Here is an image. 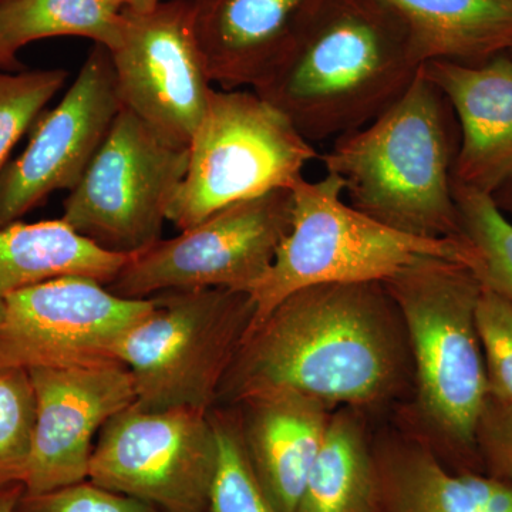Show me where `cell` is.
<instances>
[{
    "label": "cell",
    "instance_id": "603a6c76",
    "mask_svg": "<svg viewBox=\"0 0 512 512\" xmlns=\"http://www.w3.org/2000/svg\"><path fill=\"white\" fill-rule=\"evenodd\" d=\"M461 232L476 254L481 285L512 302V221L491 195L454 183Z\"/></svg>",
    "mask_w": 512,
    "mask_h": 512
},
{
    "label": "cell",
    "instance_id": "ffe728a7",
    "mask_svg": "<svg viewBox=\"0 0 512 512\" xmlns=\"http://www.w3.org/2000/svg\"><path fill=\"white\" fill-rule=\"evenodd\" d=\"M130 256L97 247L62 220L0 228V309L12 293L59 276H87L107 286Z\"/></svg>",
    "mask_w": 512,
    "mask_h": 512
},
{
    "label": "cell",
    "instance_id": "ac0fdd59",
    "mask_svg": "<svg viewBox=\"0 0 512 512\" xmlns=\"http://www.w3.org/2000/svg\"><path fill=\"white\" fill-rule=\"evenodd\" d=\"M373 466V512H512V481L456 473L421 448L384 450Z\"/></svg>",
    "mask_w": 512,
    "mask_h": 512
},
{
    "label": "cell",
    "instance_id": "52a82bcc",
    "mask_svg": "<svg viewBox=\"0 0 512 512\" xmlns=\"http://www.w3.org/2000/svg\"><path fill=\"white\" fill-rule=\"evenodd\" d=\"M188 150L187 173L168 210L180 231L237 202L291 190L320 156L252 89L215 90Z\"/></svg>",
    "mask_w": 512,
    "mask_h": 512
},
{
    "label": "cell",
    "instance_id": "83f0119b",
    "mask_svg": "<svg viewBox=\"0 0 512 512\" xmlns=\"http://www.w3.org/2000/svg\"><path fill=\"white\" fill-rule=\"evenodd\" d=\"M13 512H161L154 505L114 493L92 480L46 493L20 495Z\"/></svg>",
    "mask_w": 512,
    "mask_h": 512
},
{
    "label": "cell",
    "instance_id": "3957f363",
    "mask_svg": "<svg viewBox=\"0 0 512 512\" xmlns=\"http://www.w3.org/2000/svg\"><path fill=\"white\" fill-rule=\"evenodd\" d=\"M454 119L446 97L420 67L396 103L333 140L319 160L363 214L419 237L463 238L454 198Z\"/></svg>",
    "mask_w": 512,
    "mask_h": 512
},
{
    "label": "cell",
    "instance_id": "5b68a950",
    "mask_svg": "<svg viewBox=\"0 0 512 512\" xmlns=\"http://www.w3.org/2000/svg\"><path fill=\"white\" fill-rule=\"evenodd\" d=\"M383 285L409 330L424 412L456 454L457 473H484L477 444L488 393L476 325L480 279L460 262L426 259Z\"/></svg>",
    "mask_w": 512,
    "mask_h": 512
},
{
    "label": "cell",
    "instance_id": "7c38bea8",
    "mask_svg": "<svg viewBox=\"0 0 512 512\" xmlns=\"http://www.w3.org/2000/svg\"><path fill=\"white\" fill-rule=\"evenodd\" d=\"M123 16L120 42L110 50L121 106L165 140L190 147L215 92L192 26L191 0Z\"/></svg>",
    "mask_w": 512,
    "mask_h": 512
},
{
    "label": "cell",
    "instance_id": "6da1fadb",
    "mask_svg": "<svg viewBox=\"0 0 512 512\" xmlns=\"http://www.w3.org/2000/svg\"><path fill=\"white\" fill-rule=\"evenodd\" d=\"M383 284H328L293 292L249 329L218 400L289 390L326 403H367L392 386L397 343Z\"/></svg>",
    "mask_w": 512,
    "mask_h": 512
},
{
    "label": "cell",
    "instance_id": "e0dca14e",
    "mask_svg": "<svg viewBox=\"0 0 512 512\" xmlns=\"http://www.w3.org/2000/svg\"><path fill=\"white\" fill-rule=\"evenodd\" d=\"M242 439L255 476L279 512H295L329 420L325 404L278 390L241 402Z\"/></svg>",
    "mask_w": 512,
    "mask_h": 512
},
{
    "label": "cell",
    "instance_id": "277c9868",
    "mask_svg": "<svg viewBox=\"0 0 512 512\" xmlns=\"http://www.w3.org/2000/svg\"><path fill=\"white\" fill-rule=\"evenodd\" d=\"M292 191V221L274 262L249 292L255 328L293 292L328 284L384 282L426 259H448L473 269L476 254L466 238L407 234L363 214L345 200L333 174L301 178ZM248 329V330H249Z\"/></svg>",
    "mask_w": 512,
    "mask_h": 512
},
{
    "label": "cell",
    "instance_id": "9a60e30c",
    "mask_svg": "<svg viewBox=\"0 0 512 512\" xmlns=\"http://www.w3.org/2000/svg\"><path fill=\"white\" fill-rule=\"evenodd\" d=\"M326 0H191L192 26L212 83L254 89Z\"/></svg>",
    "mask_w": 512,
    "mask_h": 512
},
{
    "label": "cell",
    "instance_id": "484cf974",
    "mask_svg": "<svg viewBox=\"0 0 512 512\" xmlns=\"http://www.w3.org/2000/svg\"><path fill=\"white\" fill-rule=\"evenodd\" d=\"M63 69L5 73L0 70V174L20 138L32 130L47 103L66 84Z\"/></svg>",
    "mask_w": 512,
    "mask_h": 512
},
{
    "label": "cell",
    "instance_id": "f546056e",
    "mask_svg": "<svg viewBox=\"0 0 512 512\" xmlns=\"http://www.w3.org/2000/svg\"><path fill=\"white\" fill-rule=\"evenodd\" d=\"M121 12L143 13L153 12L163 3V0H110Z\"/></svg>",
    "mask_w": 512,
    "mask_h": 512
},
{
    "label": "cell",
    "instance_id": "9c48e42d",
    "mask_svg": "<svg viewBox=\"0 0 512 512\" xmlns=\"http://www.w3.org/2000/svg\"><path fill=\"white\" fill-rule=\"evenodd\" d=\"M291 221V190L237 202L131 255L107 289L128 299L204 288L249 293L271 268Z\"/></svg>",
    "mask_w": 512,
    "mask_h": 512
},
{
    "label": "cell",
    "instance_id": "f1b7e54d",
    "mask_svg": "<svg viewBox=\"0 0 512 512\" xmlns=\"http://www.w3.org/2000/svg\"><path fill=\"white\" fill-rule=\"evenodd\" d=\"M477 444L484 474L512 481V409L485 410Z\"/></svg>",
    "mask_w": 512,
    "mask_h": 512
},
{
    "label": "cell",
    "instance_id": "d4e9b609",
    "mask_svg": "<svg viewBox=\"0 0 512 512\" xmlns=\"http://www.w3.org/2000/svg\"><path fill=\"white\" fill-rule=\"evenodd\" d=\"M35 423V392L28 370L0 369V488L25 484Z\"/></svg>",
    "mask_w": 512,
    "mask_h": 512
},
{
    "label": "cell",
    "instance_id": "4fadbf2b",
    "mask_svg": "<svg viewBox=\"0 0 512 512\" xmlns=\"http://www.w3.org/2000/svg\"><path fill=\"white\" fill-rule=\"evenodd\" d=\"M123 109L110 50L94 45L55 109L40 114L25 151L0 174V228L56 191H72Z\"/></svg>",
    "mask_w": 512,
    "mask_h": 512
},
{
    "label": "cell",
    "instance_id": "d6986e66",
    "mask_svg": "<svg viewBox=\"0 0 512 512\" xmlns=\"http://www.w3.org/2000/svg\"><path fill=\"white\" fill-rule=\"evenodd\" d=\"M402 20L416 62L481 64L510 52L512 0H380Z\"/></svg>",
    "mask_w": 512,
    "mask_h": 512
},
{
    "label": "cell",
    "instance_id": "7402d4cb",
    "mask_svg": "<svg viewBox=\"0 0 512 512\" xmlns=\"http://www.w3.org/2000/svg\"><path fill=\"white\" fill-rule=\"evenodd\" d=\"M375 466L349 417L329 420L295 512H373Z\"/></svg>",
    "mask_w": 512,
    "mask_h": 512
},
{
    "label": "cell",
    "instance_id": "ba28073f",
    "mask_svg": "<svg viewBox=\"0 0 512 512\" xmlns=\"http://www.w3.org/2000/svg\"><path fill=\"white\" fill-rule=\"evenodd\" d=\"M188 161V147L121 109L60 220L101 249L138 254L160 241Z\"/></svg>",
    "mask_w": 512,
    "mask_h": 512
},
{
    "label": "cell",
    "instance_id": "cb8c5ba5",
    "mask_svg": "<svg viewBox=\"0 0 512 512\" xmlns=\"http://www.w3.org/2000/svg\"><path fill=\"white\" fill-rule=\"evenodd\" d=\"M210 414L218 457L208 512H279L255 476L241 424L222 414Z\"/></svg>",
    "mask_w": 512,
    "mask_h": 512
},
{
    "label": "cell",
    "instance_id": "836d02e7",
    "mask_svg": "<svg viewBox=\"0 0 512 512\" xmlns=\"http://www.w3.org/2000/svg\"><path fill=\"white\" fill-rule=\"evenodd\" d=\"M5 2V0H0V3Z\"/></svg>",
    "mask_w": 512,
    "mask_h": 512
},
{
    "label": "cell",
    "instance_id": "d6a6232c",
    "mask_svg": "<svg viewBox=\"0 0 512 512\" xmlns=\"http://www.w3.org/2000/svg\"><path fill=\"white\" fill-rule=\"evenodd\" d=\"M507 55H508V56H510V57H511V59H512V47H511V49H510V52H508V53H507Z\"/></svg>",
    "mask_w": 512,
    "mask_h": 512
},
{
    "label": "cell",
    "instance_id": "4316f807",
    "mask_svg": "<svg viewBox=\"0 0 512 512\" xmlns=\"http://www.w3.org/2000/svg\"><path fill=\"white\" fill-rule=\"evenodd\" d=\"M476 325L487 372L484 412L512 409V302L481 286Z\"/></svg>",
    "mask_w": 512,
    "mask_h": 512
},
{
    "label": "cell",
    "instance_id": "44dd1931",
    "mask_svg": "<svg viewBox=\"0 0 512 512\" xmlns=\"http://www.w3.org/2000/svg\"><path fill=\"white\" fill-rule=\"evenodd\" d=\"M123 12L110 0H5L0 3V69L18 64L20 49L49 37H84L113 50Z\"/></svg>",
    "mask_w": 512,
    "mask_h": 512
},
{
    "label": "cell",
    "instance_id": "30bf717a",
    "mask_svg": "<svg viewBox=\"0 0 512 512\" xmlns=\"http://www.w3.org/2000/svg\"><path fill=\"white\" fill-rule=\"evenodd\" d=\"M217 457L210 410L134 403L101 429L89 480L161 512H208Z\"/></svg>",
    "mask_w": 512,
    "mask_h": 512
},
{
    "label": "cell",
    "instance_id": "5bb4252c",
    "mask_svg": "<svg viewBox=\"0 0 512 512\" xmlns=\"http://www.w3.org/2000/svg\"><path fill=\"white\" fill-rule=\"evenodd\" d=\"M36 423L26 493H46L89 480L94 437L104 424L136 403L130 370L123 363L29 370Z\"/></svg>",
    "mask_w": 512,
    "mask_h": 512
},
{
    "label": "cell",
    "instance_id": "4dcf8cb0",
    "mask_svg": "<svg viewBox=\"0 0 512 512\" xmlns=\"http://www.w3.org/2000/svg\"><path fill=\"white\" fill-rule=\"evenodd\" d=\"M23 491H25L23 484L0 488V512H13Z\"/></svg>",
    "mask_w": 512,
    "mask_h": 512
},
{
    "label": "cell",
    "instance_id": "2e32d148",
    "mask_svg": "<svg viewBox=\"0 0 512 512\" xmlns=\"http://www.w3.org/2000/svg\"><path fill=\"white\" fill-rule=\"evenodd\" d=\"M424 76L446 97L460 124L454 183L493 197L512 180V59L481 64L429 62Z\"/></svg>",
    "mask_w": 512,
    "mask_h": 512
},
{
    "label": "cell",
    "instance_id": "8fae6325",
    "mask_svg": "<svg viewBox=\"0 0 512 512\" xmlns=\"http://www.w3.org/2000/svg\"><path fill=\"white\" fill-rule=\"evenodd\" d=\"M153 306L154 298H121L80 275L20 289L0 309V369L117 362V342Z\"/></svg>",
    "mask_w": 512,
    "mask_h": 512
},
{
    "label": "cell",
    "instance_id": "8992f818",
    "mask_svg": "<svg viewBox=\"0 0 512 512\" xmlns=\"http://www.w3.org/2000/svg\"><path fill=\"white\" fill-rule=\"evenodd\" d=\"M153 298L114 348L133 377L137 406L210 410L254 318L251 295L204 288Z\"/></svg>",
    "mask_w": 512,
    "mask_h": 512
},
{
    "label": "cell",
    "instance_id": "7a4b0ae2",
    "mask_svg": "<svg viewBox=\"0 0 512 512\" xmlns=\"http://www.w3.org/2000/svg\"><path fill=\"white\" fill-rule=\"evenodd\" d=\"M402 20L380 0H326L254 92L312 144L367 126L420 70Z\"/></svg>",
    "mask_w": 512,
    "mask_h": 512
},
{
    "label": "cell",
    "instance_id": "1f68e13d",
    "mask_svg": "<svg viewBox=\"0 0 512 512\" xmlns=\"http://www.w3.org/2000/svg\"><path fill=\"white\" fill-rule=\"evenodd\" d=\"M495 204L505 215L512 217V180L493 195Z\"/></svg>",
    "mask_w": 512,
    "mask_h": 512
}]
</instances>
